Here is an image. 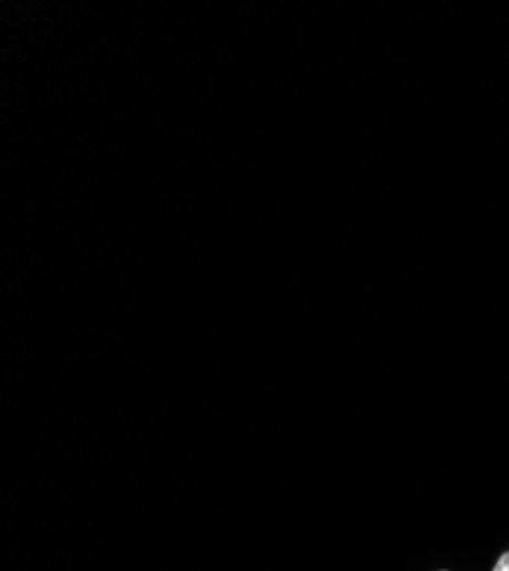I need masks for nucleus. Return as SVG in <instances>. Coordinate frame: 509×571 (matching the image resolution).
<instances>
[{
  "instance_id": "1",
  "label": "nucleus",
  "mask_w": 509,
  "mask_h": 571,
  "mask_svg": "<svg viewBox=\"0 0 509 571\" xmlns=\"http://www.w3.org/2000/svg\"><path fill=\"white\" fill-rule=\"evenodd\" d=\"M491 571H509V551H505V553L496 560V564H494Z\"/></svg>"
},
{
  "instance_id": "2",
  "label": "nucleus",
  "mask_w": 509,
  "mask_h": 571,
  "mask_svg": "<svg viewBox=\"0 0 509 571\" xmlns=\"http://www.w3.org/2000/svg\"><path fill=\"white\" fill-rule=\"evenodd\" d=\"M442 571H446V569H442Z\"/></svg>"
}]
</instances>
